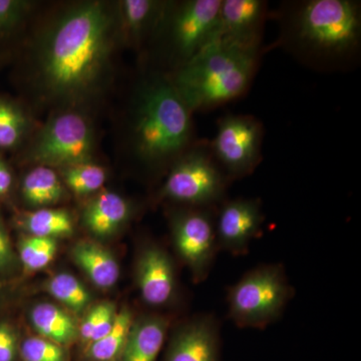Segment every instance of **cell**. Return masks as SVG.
<instances>
[{
	"mask_svg": "<svg viewBox=\"0 0 361 361\" xmlns=\"http://www.w3.org/2000/svg\"><path fill=\"white\" fill-rule=\"evenodd\" d=\"M111 18L101 4L66 14L49 35L42 59L47 87L66 97L90 90L101 75L110 45Z\"/></svg>",
	"mask_w": 361,
	"mask_h": 361,
	"instance_id": "1",
	"label": "cell"
},
{
	"mask_svg": "<svg viewBox=\"0 0 361 361\" xmlns=\"http://www.w3.org/2000/svg\"><path fill=\"white\" fill-rule=\"evenodd\" d=\"M258 52V49L212 39L179 68L172 84L192 111L229 103L250 85Z\"/></svg>",
	"mask_w": 361,
	"mask_h": 361,
	"instance_id": "2",
	"label": "cell"
},
{
	"mask_svg": "<svg viewBox=\"0 0 361 361\" xmlns=\"http://www.w3.org/2000/svg\"><path fill=\"white\" fill-rule=\"evenodd\" d=\"M288 35L294 47L317 61H342L357 51L361 13L351 0H308L296 6Z\"/></svg>",
	"mask_w": 361,
	"mask_h": 361,
	"instance_id": "3",
	"label": "cell"
},
{
	"mask_svg": "<svg viewBox=\"0 0 361 361\" xmlns=\"http://www.w3.org/2000/svg\"><path fill=\"white\" fill-rule=\"evenodd\" d=\"M192 129V111L172 82L157 80L142 89L134 133L135 148L145 161L158 163L184 153Z\"/></svg>",
	"mask_w": 361,
	"mask_h": 361,
	"instance_id": "4",
	"label": "cell"
},
{
	"mask_svg": "<svg viewBox=\"0 0 361 361\" xmlns=\"http://www.w3.org/2000/svg\"><path fill=\"white\" fill-rule=\"evenodd\" d=\"M292 296L281 265H260L228 288V315L240 329H266L281 317Z\"/></svg>",
	"mask_w": 361,
	"mask_h": 361,
	"instance_id": "5",
	"label": "cell"
},
{
	"mask_svg": "<svg viewBox=\"0 0 361 361\" xmlns=\"http://www.w3.org/2000/svg\"><path fill=\"white\" fill-rule=\"evenodd\" d=\"M228 180L210 146L203 145L176 161L161 188V196L188 207L213 209L225 201Z\"/></svg>",
	"mask_w": 361,
	"mask_h": 361,
	"instance_id": "6",
	"label": "cell"
},
{
	"mask_svg": "<svg viewBox=\"0 0 361 361\" xmlns=\"http://www.w3.org/2000/svg\"><path fill=\"white\" fill-rule=\"evenodd\" d=\"M213 213V209L189 207L172 220L176 250L195 282L205 281L220 251Z\"/></svg>",
	"mask_w": 361,
	"mask_h": 361,
	"instance_id": "7",
	"label": "cell"
},
{
	"mask_svg": "<svg viewBox=\"0 0 361 361\" xmlns=\"http://www.w3.org/2000/svg\"><path fill=\"white\" fill-rule=\"evenodd\" d=\"M262 137V125L253 116L228 115L218 122L210 149L228 178H241L257 167Z\"/></svg>",
	"mask_w": 361,
	"mask_h": 361,
	"instance_id": "8",
	"label": "cell"
},
{
	"mask_svg": "<svg viewBox=\"0 0 361 361\" xmlns=\"http://www.w3.org/2000/svg\"><path fill=\"white\" fill-rule=\"evenodd\" d=\"M92 151L89 123L78 114L56 116L44 130L35 149V159L52 166L87 163Z\"/></svg>",
	"mask_w": 361,
	"mask_h": 361,
	"instance_id": "9",
	"label": "cell"
},
{
	"mask_svg": "<svg viewBox=\"0 0 361 361\" xmlns=\"http://www.w3.org/2000/svg\"><path fill=\"white\" fill-rule=\"evenodd\" d=\"M221 4L222 0H190L176 11L170 37L180 68L213 39Z\"/></svg>",
	"mask_w": 361,
	"mask_h": 361,
	"instance_id": "10",
	"label": "cell"
},
{
	"mask_svg": "<svg viewBox=\"0 0 361 361\" xmlns=\"http://www.w3.org/2000/svg\"><path fill=\"white\" fill-rule=\"evenodd\" d=\"M264 216L255 199L223 201L216 215V233L220 251L245 255L254 239L261 234Z\"/></svg>",
	"mask_w": 361,
	"mask_h": 361,
	"instance_id": "11",
	"label": "cell"
},
{
	"mask_svg": "<svg viewBox=\"0 0 361 361\" xmlns=\"http://www.w3.org/2000/svg\"><path fill=\"white\" fill-rule=\"evenodd\" d=\"M166 361H221L217 318L202 314L184 323L171 341Z\"/></svg>",
	"mask_w": 361,
	"mask_h": 361,
	"instance_id": "12",
	"label": "cell"
},
{
	"mask_svg": "<svg viewBox=\"0 0 361 361\" xmlns=\"http://www.w3.org/2000/svg\"><path fill=\"white\" fill-rule=\"evenodd\" d=\"M137 283L145 303L154 307L168 305L177 293L174 263L167 252L147 244L137 262Z\"/></svg>",
	"mask_w": 361,
	"mask_h": 361,
	"instance_id": "13",
	"label": "cell"
},
{
	"mask_svg": "<svg viewBox=\"0 0 361 361\" xmlns=\"http://www.w3.org/2000/svg\"><path fill=\"white\" fill-rule=\"evenodd\" d=\"M265 13L260 0H222L213 39L259 49Z\"/></svg>",
	"mask_w": 361,
	"mask_h": 361,
	"instance_id": "14",
	"label": "cell"
},
{
	"mask_svg": "<svg viewBox=\"0 0 361 361\" xmlns=\"http://www.w3.org/2000/svg\"><path fill=\"white\" fill-rule=\"evenodd\" d=\"M169 322L159 315L134 323L118 360L157 361L167 336Z\"/></svg>",
	"mask_w": 361,
	"mask_h": 361,
	"instance_id": "15",
	"label": "cell"
},
{
	"mask_svg": "<svg viewBox=\"0 0 361 361\" xmlns=\"http://www.w3.org/2000/svg\"><path fill=\"white\" fill-rule=\"evenodd\" d=\"M73 259L99 288H111L118 282L120 267L104 247L94 242H80L73 251Z\"/></svg>",
	"mask_w": 361,
	"mask_h": 361,
	"instance_id": "16",
	"label": "cell"
},
{
	"mask_svg": "<svg viewBox=\"0 0 361 361\" xmlns=\"http://www.w3.org/2000/svg\"><path fill=\"white\" fill-rule=\"evenodd\" d=\"M129 204L120 195L104 192L87 207L85 224L96 235L106 236L115 232L129 217Z\"/></svg>",
	"mask_w": 361,
	"mask_h": 361,
	"instance_id": "17",
	"label": "cell"
},
{
	"mask_svg": "<svg viewBox=\"0 0 361 361\" xmlns=\"http://www.w3.org/2000/svg\"><path fill=\"white\" fill-rule=\"evenodd\" d=\"M30 319L42 337L59 345H66L77 338L78 329L71 316L54 304L35 306Z\"/></svg>",
	"mask_w": 361,
	"mask_h": 361,
	"instance_id": "18",
	"label": "cell"
},
{
	"mask_svg": "<svg viewBox=\"0 0 361 361\" xmlns=\"http://www.w3.org/2000/svg\"><path fill=\"white\" fill-rule=\"evenodd\" d=\"M133 325V314L130 310H122L116 313L115 322L110 331L99 341L89 344L87 350V357L92 361L118 360Z\"/></svg>",
	"mask_w": 361,
	"mask_h": 361,
	"instance_id": "19",
	"label": "cell"
},
{
	"mask_svg": "<svg viewBox=\"0 0 361 361\" xmlns=\"http://www.w3.org/2000/svg\"><path fill=\"white\" fill-rule=\"evenodd\" d=\"M23 193L25 200L33 206L51 205L61 199L63 186L51 169L37 167L23 180Z\"/></svg>",
	"mask_w": 361,
	"mask_h": 361,
	"instance_id": "20",
	"label": "cell"
},
{
	"mask_svg": "<svg viewBox=\"0 0 361 361\" xmlns=\"http://www.w3.org/2000/svg\"><path fill=\"white\" fill-rule=\"evenodd\" d=\"M26 229L32 236L56 239L73 231V221L66 211L42 209L26 218Z\"/></svg>",
	"mask_w": 361,
	"mask_h": 361,
	"instance_id": "21",
	"label": "cell"
},
{
	"mask_svg": "<svg viewBox=\"0 0 361 361\" xmlns=\"http://www.w3.org/2000/svg\"><path fill=\"white\" fill-rule=\"evenodd\" d=\"M161 4L151 0H126L122 4L123 23L135 39L155 23L161 13Z\"/></svg>",
	"mask_w": 361,
	"mask_h": 361,
	"instance_id": "22",
	"label": "cell"
},
{
	"mask_svg": "<svg viewBox=\"0 0 361 361\" xmlns=\"http://www.w3.org/2000/svg\"><path fill=\"white\" fill-rule=\"evenodd\" d=\"M47 290L56 300L80 312L90 302V293L77 278L70 274H58L47 285Z\"/></svg>",
	"mask_w": 361,
	"mask_h": 361,
	"instance_id": "23",
	"label": "cell"
},
{
	"mask_svg": "<svg viewBox=\"0 0 361 361\" xmlns=\"http://www.w3.org/2000/svg\"><path fill=\"white\" fill-rule=\"evenodd\" d=\"M63 176L68 186L80 195L97 191L106 180L104 169L89 163L68 167Z\"/></svg>",
	"mask_w": 361,
	"mask_h": 361,
	"instance_id": "24",
	"label": "cell"
},
{
	"mask_svg": "<svg viewBox=\"0 0 361 361\" xmlns=\"http://www.w3.org/2000/svg\"><path fill=\"white\" fill-rule=\"evenodd\" d=\"M116 315L115 306L111 303L94 306L80 326V336L82 341L90 344L106 336L113 327Z\"/></svg>",
	"mask_w": 361,
	"mask_h": 361,
	"instance_id": "25",
	"label": "cell"
},
{
	"mask_svg": "<svg viewBox=\"0 0 361 361\" xmlns=\"http://www.w3.org/2000/svg\"><path fill=\"white\" fill-rule=\"evenodd\" d=\"M25 129V120L18 108L0 102V147L11 148L20 141Z\"/></svg>",
	"mask_w": 361,
	"mask_h": 361,
	"instance_id": "26",
	"label": "cell"
},
{
	"mask_svg": "<svg viewBox=\"0 0 361 361\" xmlns=\"http://www.w3.org/2000/svg\"><path fill=\"white\" fill-rule=\"evenodd\" d=\"M25 361H66L63 346L44 337H32L23 341L20 348Z\"/></svg>",
	"mask_w": 361,
	"mask_h": 361,
	"instance_id": "27",
	"label": "cell"
},
{
	"mask_svg": "<svg viewBox=\"0 0 361 361\" xmlns=\"http://www.w3.org/2000/svg\"><path fill=\"white\" fill-rule=\"evenodd\" d=\"M56 253V241L52 238L40 237L39 247L26 270L37 271L47 267L54 260Z\"/></svg>",
	"mask_w": 361,
	"mask_h": 361,
	"instance_id": "28",
	"label": "cell"
},
{
	"mask_svg": "<svg viewBox=\"0 0 361 361\" xmlns=\"http://www.w3.org/2000/svg\"><path fill=\"white\" fill-rule=\"evenodd\" d=\"M16 355V337L7 325H0V361H13Z\"/></svg>",
	"mask_w": 361,
	"mask_h": 361,
	"instance_id": "29",
	"label": "cell"
},
{
	"mask_svg": "<svg viewBox=\"0 0 361 361\" xmlns=\"http://www.w3.org/2000/svg\"><path fill=\"white\" fill-rule=\"evenodd\" d=\"M23 4L13 0H0V28L8 27L18 20Z\"/></svg>",
	"mask_w": 361,
	"mask_h": 361,
	"instance_id": "30",
	"label": "cell"
},
{
	"mask_svg": "<svg viewBox=\"0 0 361 361\" xmlns=\"http://www.w3.org/2000/svg\"><path fill=\"white\" fill-rule=\"evenodd\" d=\"M40 237L30 236L23 239L20 245V260L25 268L27 267L39 247Z\"/></svg>",
	"mask_w": 361,
	"mask_h": 361,
	"instance_id": "31",
	"label": "cell"
},
{
	"mask_svg": "<svg viewBox=\"0 0 361 361\" xmlns=\"http://www.w3.org/2000/svg\"><path fill=\"white\" fill-rule=\"evenodd\" d=\"M11 174L6 166L0 161V195L6 194L11 186Z\"/></svg>",
	"mask_w": 361,
	"mask_h": 361,
	"instance_id": "32",
	"label": "cell"
},
{
	"mask_svg": "<svg viewBox=\"0 0 361 361\" xmlns=\"http://www.w3.org/2000/svg\"><path fill=\"white\" fill-rule=\"evenodd\" d=\"M11 256V246L6 233L0 229V266L4 264Z\"/></svg>",
	"mask_w": 361,
	"mask_h": 361,
	"instance_id": "33",
	"label": "cell"
}]
</instances>
